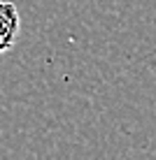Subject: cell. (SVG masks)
<instances>
[{
	"label": "cell",
	"instance_id": "6da1fadb",
	"mask_svg": "<svg viewBox=\"0 0 156 160\" xmlns=\"http://www.w3.org/2000/svg\"><path fill=\"white\" fill-rule=\"evenodd\" d=\"M19 9L9 0H0V53L9 51L16 44V35H19Z\"/></svg>",
	"mask_w": 156,
	"mask_h": 160
}]
</instances>
